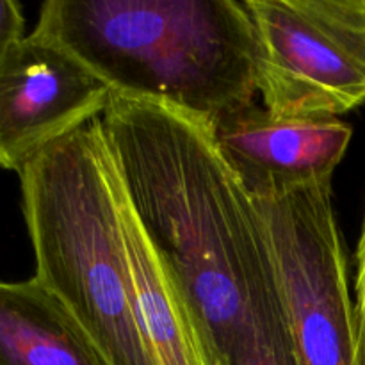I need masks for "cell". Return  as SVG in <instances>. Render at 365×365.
I'll use <instances>...</instances> for the list:
<instances>
[{
    "instance_id": "11",
    "label": "cell",
    "mask_w": 365,
    "mask_h": 365,
    "mask_svg": "<svg viewBox=\"0 0 365 365\" xmlns=\"http://www.w3.org/2000/svg\"><path fill=\"white\" fill-rule=\"evenodd\" d=\"M25 38V16L20 2L0 0V59Z\"/></svg>"
},
{
    "instance_id": "6",
    "label": "cell",
    "mask_w": 365,
    "mask_h": 365,
    "mask_svg": "<svg viewBox=\"0 0 365 365\" xmlns=\"http://www.w3.org/2000/svg\"><path fill=\"white\" fill-rule=\"evenodd\" d=\"M110 96L66 50L25 36L0 59V168L18 173L46 146L102 116Z\"/></svg>"
},
{
    "instance_id": "8",
    "label": "cell",
    "mask_w": 365,
    "mask_h": 365,
    "mask_svg": "<svg viewBox=\"0 0 365 365\" xmlns=\"http://www.w3.org/2000/svg\"><path fill=\"white\" fill-rule=\"evenodd\" d=\"M120 203L135 321L150 364L216 365L195 310L146 237L121 184Z\"/></svg>"
},
{
    "instance_id": "9",
    "label": "cell",
    "mask_w": 365,
    "mask_h": 365,
    "mask_svg": "<svg viewBox=\"0 0 365 365\" xmlns=\"http://www.w3.org/2000/svg\"><path fill=\"white\" fill-rule=\"evenodd\" d=\"M0 365H107L66 307L34 277L0 282Z\"/></svg>"
},
{
    "instance_id": "4",
    "label": "cell",
    "mask_w": 365,
    "mask_h": 365,
    "mask_svg": "<svg viewBox=\"0 0 365 365\" xmlns=\"http://www.w3.org/2000/svg\"><path fill=\"white\" fill-rule=\"evenodd\" d=\"M262 106L337 116L365 103V0H246Z\"/></svg>"
},
{
    "instance_id": "3",
    "label": "cell",
    "mask_w": 365,
    "mask_h": 365,
    "mask_svg": "<svg viewBox=\"0 0 365 365\" xmlns=\"http://www.w3.org/2000/svg\"><path fill=\"white\" fill-rule=\"evenodd\" d=\"M18 177L36 280L107 365H152L135 321L120 184L102 120L46 146Z\"/></svg>"
},
{
    "instance_id": "5",
    "label": "cell",
    "mask_w": 365,
    "mask_h": 365,
    "mask_svg": "<svg viewBox=\"0 0 365 365\" xmlns=\"http://www.w3.org/2000/svg\"><path fill=\"white\" fill-rule=\"evenodd\" d=\"M253 200L298 365H362L331 182Z\"/></svg>"
},
{
    "instance_id": "2",
    "label": "cell",
    "mask_w": 365,
    "mask_h": 365,
    "mask_svg": "<svg viewBox=\"0 0 365 365\" xmlns=\"http://www.w3.org/2000/svg\"><path fill=\"white\" fill-rule=\"evenodd\" d=\"M36 36L113 95L209 121L255 103V36L239 0H48Z\"/></svg>"
},
{
    "instance_id": "10",
    "label": "cell",
    "mask_w": 365,
    "mask_h": 365,
    "mask_svg": "<svg viewBox=\"0 0 365 365\" xmlns=\"http://www.w3.org/2000/svg\"><path fill=\"white\" fill-rule=\"evenodd\" d=\"M221 365H298L274 273L253 296Z\"/></svg>"
},
{
    "instance_id": "1",
    "label": "cell",
    "mask_w": 365,
    "mask_h": 365,
    "mask_svg": "<svg viewBox=\"0 0 365 365\" xmlns=\"http://www.w3.org/2000/svg\"><path fill=\"white\" fill-rule=\"evenodd\" d=\"M100 120L128 205L221 365L274 273L255 200L217 150L209 121L118 95Z\"/></svg>"
},
{
    "instance_id": "12",
    "label": "cell",
    "mask_w": 365,
    "mask_h": 365,
    "mask_svg": "<svg viewBox=\"0 0 365 365\" xmlns=\"http://www.w3.org/2000/svg\"><path fill=\"white\" fill-rule=\"evenodd\" d=\"M356 328H359L360 364L365 365V216L360 234L359 248H356Z\"/></svg>"
},
{
    "instance_id": "7",
    "label": "cell",
    "mask_w": 365,
    "mask_h": 365,
    "mask_svg": "<svg viewBox=\"0 0 365 365\" xmlns=\"http://www.w3.org/2000/svg\"><path fill=\"white\" fill-rule=\"evenodd\" d=\"M217 150L252 198L331 182L353 130L337 116H278L252 103L212 123Z\"/></svg>"
}]
</instances>
